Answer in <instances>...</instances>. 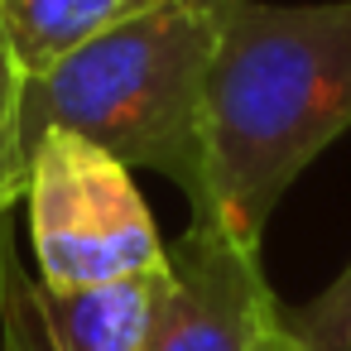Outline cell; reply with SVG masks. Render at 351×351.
<instances>
[{"mask_svg":"<svg viewBox=\"0 0 351 351\" xmlns=\"http://www.w3.org/2000/svg\"><path fill=\"white\" fill-rule=\"evenodd\" d=\"M149 279L87 293H53L15 255L0 217V351H145Z\"/></svg>","mask_w":351,"mask_h":351,"instance_id":"cell-5","label":"cell"},{"mask_svg":"<svg viewBox=\"0 0 351 351\" xmlns=\"http://www.w3.org/2000/svg\"><path fill=\"white\" fill-rule=\"evenodd\" d=\"M351 130V0H236L202 101V197L193 221L236 245L260 236L293 178Z\"/></svg>","mask_w":351,"mask_h":351,"instance_id":"cell-1","label":"cell"},{"mask_svg":"<svg viewBox=\"0 0 351 351\" xmlns=\"http://www.w3.org/2000/svg\"><path fill=\"white\" fill-rule=\"evenodd\" d=\"M25 202L39 284L53 293L140 284L164 269L169 245L130 169L68 130L39 135Z\"/></svg>","mask_w":351,"mask_h":351,"instance_id":"cell-3","label":"cell"},{"mask_svg":"<svg viewBox=\"0 0 351 351\" xmlns=\"http://www.w3.org/2000/svg\"><path fill=\"white\" fill-rule=\"evenodd\" d=\"M231 5L236 0H164L58 68L20 77L10 116V173L20 197L29 188L39 135L68 130L125 169L169 178L188 207H197L202 101Z\"/></svg>","mask_w":351,"mask_h":351,"instance_id":"cell-2","label":"cell"},{"mask_svg":"<svg viewBox=\"0 0 351 351\" xmlns=\"http://www.w3.org/2000/svg\"><path fill=\"white\" fill-rule=\"evenodd\" d=\"M15 68L0 49V217H5L15 202H20V188H15V173H10V116H15Z\"/></svg>","mask_w":351,"mask_h":351,"instance_id":"cell-8","label":"cell"},{"mask_svg":"<svg viewBox=\"0 0 351 351\" xmlns=\"http://www.w3.org/2000/svg\"><path fill=\"white\" fill-rule=\"evenodd\" d=\"M284 327L303 351H351V265L313 303L284 313Z\"/></svg>","mask_w":351,"mask_h":351,"instance_id":"cell-7","label":"cell"},{"mask_svg":"<svg viewBox=\"0 0 351 351\" xmlns=\"http://www.w3.org/2000/svg\"><path fill=\"white\" fill-rule=\"evenodd\" d=\"M255 351H303V346L293 341V332H289V327H279V332H269V337H265Z\"/></svg>","mask_w":351,"mask_h":351,"instance_id":"cell-9","label":"cell"},{"mask_svg":"<svg viewBox=\"0 0 351 351\" xmlns=\"http://www.w3.org/2000/svg\"><path fill=\"white\" fill-rule=\"evenodd\" d=\"M284 327V308L260 269V250L221 226L193 221L149 279L145 351H255Z\"/></svg>","mask_w":351,"mask_h":351,"instance_id":"cell-4","label":"cell"},{"mask_svg":"<svg viewBox=\"0 0 351 351\" xmlns=\"http://www.w3.org/2000/svg\"><path fill=\"white\" fill-rule=\"evenodd\" d=\"M154 5L164 0H0V49L15 77H39Z\"/></svg>","mask_w":351,"mask_h":351,"instance_id":"cell-6","label":"cell"}]
</instances>
